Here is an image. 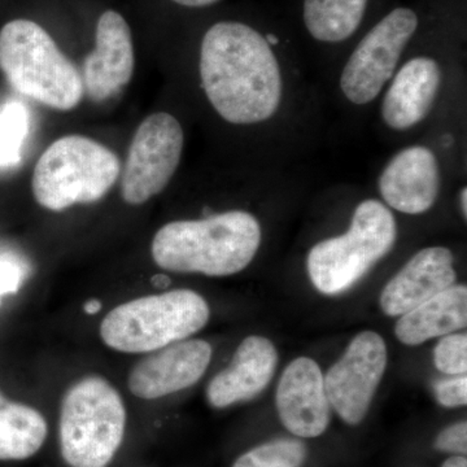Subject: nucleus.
Here are the masks:
<instances>
[{"label": "nucleus", "instance_id": "obj_1", "mask_svg": "<svg viewBox=\"0 0 467 467\" xmlns=\"http://www.w3.org/2000/svg\"><path fill=\"white\" fill-rule=\"evenodd\" d=\"M202 88L218 115L234 125L267 121L282 100L281 67L265 36L236 21L209 27L202 42Z\"/></svg>", "mask_w": 467, "mask_h": 467}, {"label": "nucleus", "instance_id": "obj_2", "mask_svg": "<svg viewBox=\"0 0 467 467\" xmlns=\"http://www.w3.org/2000/svg\"><path fill=\"white\" fill-rule=\"evenodd\" d=\"M261 238L254 214L230 211L204 220L167 223L156 233L150 254L156 265L169 272L227 276L250 265Z\"/></svg>", "mask_w": 467, "mask_h": 467}, {"label": "nucleus", "instance_id": "obj_3", "mask_svg": "<svg viewBox=\"0 0 467 467\" xmlns=\"http://www.w3.org/2000/svg\"><path fill=\"white\" fill-rule=\"evenodd\" d=\"M0 70L15 90L50 109H76L85 94L81 73L34 21L18 18L2 27Z\"/></svg>", "mask_w": 467, "mask_h": 467}, {"label": "nucleus", "instance_id": "obj_4", "mask_svg": "<svg viewBox=\"0 0 467 467\" xmlns=\"http://www.w3.org/2000/svg\"><path fill=\"white\" fill-rule=\"evenodd\" d=\"M125 429L124 400L104 378H82L64 395L58 434L67 466H109L121 447Z\"/></svg>", "mask_w": 467, "mask_h": 467}, {"label": "nucleus", "instance_id": "obj_5", "mask_svg": "<svg viewBox=\"0 0 467 467\" xmlns=\"http://www.w3.org/2000/svg\"><path fill=\"white\" fill-rule=\"evenodd\" d=\"M209 317L207 301L195 291H168L110 310L101 322L100 337L119 352L150 353L198 333Z\"/></svg>", "mask_w": 467, "mask_h": 467}, {"label": "nucleus", "instance_id": "obj_6", "mask_svg": "<svg viewBox=\"0 0 467 467\" xmlns=\"http://www.w3.org/2000/svg\"><path fill=\"white\" fill-rule=\"evenodd\" d=\"M119 173L121 165L112 150L90 138L67 135L52 143L36 162L33 195L48 211H66L100 201Z\"/></svg>", "mask_w": 467, "mask_h": 467}, {"label": "nucleus", "instance_id": "obj_7", "mask_svg": "<svg viewBox=\"0 0 467 467\" xmlns=\"http://www.w3.org/2000/svg\"><path fill=\"white\" fill-rule=\"evenodd\" d=\"M396 238L398 225L392 212L374 199L362 202L348 232L310 250L306 265L312 284L330 296L348 291L392 250Z\"/></svg>", "mask_w": 467, "mask_h": 467}, {"label": "nucleus", "instance_id": "obj_8", "mask_svg": "<svg viewBox=\"0 0 467 467\" xmlns=\"http://www.w3.org/2000/svg\"><path fill=\"white\" fill-rule=\"evenodd\" d=\"M417 27L416 12L396 8L362 38L340 77V88L350 103L364 106L376 99Z\"/></svg>", "mask_w": 467, "mask_h": 467}, {"label": "nucleus", "instance_id": "obj_9", "mask_svg": "<svg viewBox=\"0 0 467 467\" xmlns=\"http://www.w3.org/2000/svg\"><path fill=\"white\" fill-rule=\"evenodd\" d=\"M183 143L182 126L174 116L158 112L147 117L129 149L121 177L122 199L140 205L159 195L180 165Z\"/></svg>", "mask_w": 467, "mask_h": 467}, {"label": "nucleus", "instance_id": "obj_10", "mask_svg": "<svg viewBox=\"0 0 467 467\" xmlns=\"http://www.w3.org/2000/svg\"><path fill=\"white\" fill-rule=\"evenodd\" d=\"M389 353L376 331H362L350 342L342 358L324 377L330 407L348 425H358L376 395Z\"/></svg>", "mask_w": 467, "mask_h": 467}, {"label": "nucleus", "instance_id": "obj_11", "mask_svg": "<svg viewBox=\"0 0 467 467\" xmlns=\"http://www.w3.org/2000/svg\"><path fill=\"white\" fill-rule=\"evenodd\" d=\"M211 344L205 340H181L153 350L129 374V389L143 400H155L193 386L211 364Z\"/></svg>", "mask_w": 467, "mask_h": 467}, {"label": "nucleus", "instance_id": "obj_12", "mask_svg": "<svg viewBox=\"0 0 467 467\" xmlns=\"http://www.w3.org/2000/svg\"><path fill=\"white\" fill-rule=\"evenodd\" d=\"M275 402L282 423L299 438H317L330 423L324 374L315 359L299 358L285 368Z\"/></svg>", "mask_w": 467, "mask_h": 467}, {"label": "nucleus", "instance_id": "obj_13", "mask_svg": "<svg viewBox=\"0 0 467 467\" xmlns=\"http://www.w3.org/2000/svg\"><path fill=\"white\" fill-rule=\"evenodd\" d=\"M97 46L86 57L82 82L88 99L100 103L125 88L135 67L133 38L125 18L106 11L98 21Z\"/></svg>", "mask_w": 467, "mask_h": 467}, {"label": "nucleus", "instance_id": "obj_14", "mask_svg": "<svg viewBox=\"0 0 467 467\" xmlns=\"http://www.w3.org/2000/svg\"><path fill=\"white\" fill-rule=\"evenodd\" d=\"M441 187V165L435 153L423 146L396 153L379 177L384 202L405 214L425 213L434 207Z\"/></svg>", "mask_w": 467, "mask_h": 467}, {"label": "nucleus", "instance_id": "obj_15", "mask_svg": "<svg viewBox=\"0 0 467 467\" xmlns=\"http://www.w3.org/2000/svg\"><path fill=\"white\" fill-rule=\"evenodd\" d=\"M456 282L453 254L445 247H429L418 252L402 266L380 295V306L387 316L399 317L447 290Z\"/></svg>", "mask_w": 467, "mask_h": 467}, {"label": "nucleus", "instance_id": "obj_16", "mask_svg": "<svg viewBox=\"0 0 467 467\" xmlns=\"http://www.w3.org/2000/svg\"><path fill=\"white\" fill-rule=\"evenodd\" d=\"M276 362L278 353L269 339L257 335L245 337L229 367L208 384L209 404L223 409L256 398L272 382Z\"/></svg>", "mask_w": 467, "mask_h": 467}, {"label": "nucleus", "instance_id": "obj_17", "mask_svg": "<svg viewBox=\"0 0 467 467\" xmlns=\"http://www.w3.org/2000/svg\"><path fill=\"white\" fill-rule=\"evenodd\" d=\"M438 61L427 57L411 58L396 73L382 103V117L393 130L413 128L429 116L441 85Z\"/></svg>", "mask_w": 467, "mask_h": 467}, {"label": "nucleus", "instance_id": "obj_18", "mask_svg": "<svg viewBox=\"0 0 467 467\" xmlns=\"http://www.w3.org/2000/svg\"><path fill=\"white\" fill-rule=\"evenodd\" d=\"M466 325L467 288L453 285L400 316L395 334L405 346H420L432 337L462 330Z\"/></svg>", "mask_w": 467, "mask_h": 467}, {"label": "nucleus", "instance_id": "obj_19", "mask_svg": "<svg viewBox=\"0 0 467 467\" xmlns=\"http://www.w3.org/2000/svg\"><path fill=\"white\" fill-rule=\"evenodd\" d=\"M47 434V422L36 409L8 400L0 392V461L30 459Z\"/></svg>", "mask_w": 467, "mask_h": 467}, {"label": "nucleus", "instance_id": "obj_20", "mask_svg": "<svg viewBox=\"0 0 467 467\" xmlns=\"http://www.w3.org/2000/svg\"><path fill=\"white\" fill-rule=\"evenodd\" d=\"M368 0H304V23L319 42L346 41L364 18Z\"/></svg>", "mask_w": 467, "mask_h": 467}, {"label": "nucleus", "instance_id": "obj_21", "mask_svg": "<svg viewBox=\"0 0 467 467\" xmlns=\"http://www.w3.org/2000/svg\"><path fill=\"white\" fill-rule=\"evenodd\" d=\"M306 453L303 441L278 439L242 454L233 467H301Z\"/></svg>", "mask_w": 467, "mask_h": 467}, {"label": "nucleus", "instance_id": "obj_22", "mask_svg": "<svg viewBox=\"0 0 467 467\" xmlns=\"http://www.w3.org/2000/svg\"><path fill=\"white\" fill-rule=\"evenodd\" d=\"M29 129L26 107L11 101L0 109V167L17 164Z\"/></svg>", "mask_w": 467, "mask_h": 467}, {"label": "nucleus", "instance_id": "obj_23", "mask_svg": "<svg viewBox=\"0 0 467 467\" xmlns=\"http://www.w3.org/2000/svg\"><path fill=\"white\" fill-rule=\"evenodd\" d=\"M436 368L447 376H463L467 371V335L448 334L434 349Z\"/></svg>", "mask_w": 467, "mask_h": 467}, {"label": "nucleus", "instance_id": "obj_24", "mask_svg": "<svg viewBox=\"0 0 467 467\" xmlns=\"http://www.w3.org/2000/svg\"><path fill=\"white\" fill-rule=\"evenodd\" d=\"M434 393L439 404L445 408L465 407L467 402V377L451 376L436 380Z\"/></svg>", "mask_w": 467, "mask_h": 467}, {"label": "nucleus", "instance_id": "obj_25", "mask_svg": "<svg viewBox=\"0 0 467 467\" xmlns=\"http://www.w3.org/2000/svg\"><path fill=\"white\" fill-rule=\"evenodd\" d=\"M435 448L447 453L466 454L467 451V423H456L447 427L441 432L435 441Z\"/></svg>", "mask_w": 467, "mask_h": 467}, {"label": "nucleus", "instance_id": "obj_26", "mask_svg": "<svg viewBox=\"0 0 467 467\" xmlns=\"http://www.w3.org/2000/svg\"><path fill=\"white\" fill-rule=\"evenodd\" d=\"M23 266L9 257H0V300L5 295L16 294L23 285Z\"/></svg>", "mask_w": 467, "mask_h": 467}, {"label": "nucleus", "instance_id": "obj_27", "mask_svg": "<svg viewBox=\"0 0 467 467\" xmlns=\"http://www.w3.org/2000/svg\"><path fill=\"white\" fill-rule=\"evenodd\" d=\"M171 2L184 5V7H207V5H214L220 0H171Z\"/></svg>", "mask_w": 467, "mask_h": 467}, {"label": "nucleus", "instance_id": "obj_28", "mask_svg": "<svg viewBox=\"0 0 467 467\" xmlns=\"http://www.w3.org/2000/svg\"><path fill=\"white\" fill-rule=\"evenodd\" d=\"M442 467H467V461L462 456L451 457V459L445 461Z\"/></svg>", "mask_w": 467, "mask_h": 467}, {"label": "nucleus", "instance_id": "obj_29", "mask_svg": "<svg viewBox=\"0 0 467 467\" xmlns=\"http://www.w3.org/2000/svg\"><path fill=\"white\" fill-rule=\"evenodd\" d=\"M101 303L99 300H90L85 304V312L88 315H97L98 312H100Z\"/></svg>", "mask_w": 467, "mask_h": 467}, {"label": "nucleus", "instance_id": "obj_30", "mask_svg": "<svg viewBox=\"0 0 467 467\" xmlns=\"http://www.w3.org/2000/svg\"><path fill=\"white\" fill-rule=\"evenodd\" d=\"M466 201H467V189L465 187V189H462V192H461V196H460L461 209H462V213H463V216H465V218L467 216Z\"/></svg>", "mask_w": 467, "mask_h": 467}]
</instances>
